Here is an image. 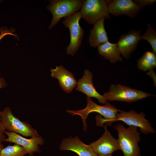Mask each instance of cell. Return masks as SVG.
<instances>
[{
	"mask_svg": "<svg viewBox=\"0 0 156 156\" xmlns=\"http://www.w3.org/2000/svg\"><path fill=\"white\" fill-rule=\"evenodd\" d=\"M87 105L83 109L77 111L67 110V112L72 115H78L81 116L83 122V129L84 131L86 130L87 126L86 120L88 114L92 112H96L103 116H100L96 117L97 125L103 126L105 123L106 125L111 126L114 122V120L117 113L121 110L117 109L113 105L107 103L105 105H99L94 102L90 97L87 96Z\"/></svg>",
	"mask_w": 156,
	"mask_h": 156,
	"instance_id": "1",
	"label": "cell"
},
{
	"mask_svg": "<svg viewBox=\"0 0 156 156\" xmlns=\"http://www.w3.org/2000/svg\"><path fill=\"white\" fill-rule=\"evenodd\" d=\"M118 132L117 139L120 150L124 156H140V151L138 144L140 140V133L138 127L130 126L125 127L121 124L115 125Z\"/></svg>",
	"mask_w": 156,
	"mask_h": 156,
	"instance_id": "2",
	"label": "cell"
},
{
	"mask_svg": "<svg viewBox=\"0 0 156 156\" xmlns=\"http://www.w3.org/2000/svg\"><path fill=\"white\" fill-rule=\"evenodd\" d=\"M0 118L5 130L7 131L31 138L40 135L37 131L31 125L21 121L15 116L9 107L0 111Z\"/></svg>",
	"mask_w": 156,
	"mask_h": 156,
	"instance_id": "3",
	"label": "cell"
},
{
	"mask_svg": "<svg viewBox=\"0 0 156 156\" xmlns=\"http://www.w3.org/2000/svg\"><path fill=\"white\" fill-rule=\"evenodd\" d=\"M111 1L84 0L79 12L81 18L89 24L93 25L102 18L109 19L110 16L108 12V6Z\"/></svg>",
	"mask_w": 156,
	"mask_h": 156,
	"instance_id": "4",
	"label": "cell"
},
{
	"mask_svg": "<svg viewBox=\"0 0 156 156\" xmlns=\"http://www.w3.org/2000/svg\"><path fill=\"white\" fill-rule=\"evenodd\" d=\"M84 0H54L51 1L47 9L53 18L49 29H51L63 17L70 16L80 10Z\"/></svg>",
	"mask_w": 156,
	"mask_h": 156,
	"instance_id": "5",
	"label": "cell"
},
{
	"mask_svg": "<svg viewBox=\"0 0 156 156\" xmlns=\"http://www.w3.org/2000/svg\"><path fill=\"white\" fill-rule=\"evenodd\" d=\"M109 91L103 95L107 101L134 102L153 96L141 90L121 84H111Z\"/></svg>",
	"mask_w": 156,
	"mask_h": 156,
	"instance_id": "6",
	"label": "cell"
},
{
	"mask_svg": "<svg viewBox=\"0 0 156 156\" xmlns=\"http://www.w3.org/2000/svg\"><path fill=\"white\" fill-rule=\"evenodd\" d=\"M81 18L80 12L64 18L62 24L69 29L70 41L66 48V54L74 56L80 47L84 35V31L80 26L79 21Z\"/></svg>",
	"mask_w": 156,
	"mask_h": 156,
	"instance_id": "7",
	"label": "cell"
},
{
	"mask_svg": "<svg viewBox=\"0 0 156 156\" xmlns=\"http://www.w3.org/2000/svg\"><path fill=\"white\" fill-rule=\"evenodd\" d=\"M145 117L143 112L138 113L133 110L128 112L121 110L116 114L114 122L121 121L129 126L139 127L140 131L145 134L154 133L155 131Z\"/></svg>",
	"mask_w": 156,
	"mask_h": 156,
	"instance_id": "8",
	"label": "cell"
},
{
	"mask_svg": "<svg viewBox=\"0 0 156 156\" xmlns=\"http://www.w3.org/2000/svg\"><path fill=\"white\" fill-rule=\"evenodd\" d=\"M5 134L7 136L4 141L12 142L22 146L25 151L27 154L32 155L34 153L40 152V145L44 143V140L40 135L26 138L19 134L13 132L5 131Z\"/></svg>",
	"mask_w": 156,
	"mask_h": 156,
	"instance_id": "9",
	"label": "cell"
},
{
	"mask_svg": "<svg viewBox=\"0 0 156 156\" xmlns=\"http://www.w3.org/2000/svg\"><path fill=\"white\" fill-rule=\"evenodd\" d=\"M90 145L98 156L112 155L115 151L120 150L117 139L112 136L106 126L103 135Z\"/></svg>",
	"mask_w": 156,
	"mask_h": 156,
	"instance_id": "10",
	"label": "cell"
},
{
	"mask_svg": "<svg viewBox=\"0 0 156 156\" xmlns=\"http://www.w3.org/2000/svg\"><path fill=\"white\" fill-rule=\"evenodd\" d=\"M141 8L131 0H114L108 6L109 14L114 16L125 15L130 18L135 17Z\"/></svg>",
	"mask_w": 156,
	"mask_h": 156,
	"instance_id": "11",
	"label": "cell"
},
{
	"mask_svg": "<svg viewBox=\"0 0 156 156\" xmlns=\"http://www.w3.org/2000/svg\"><path fill=\"white\" fill-rule=\"evenodd\" d=\"M141 33L140 30H132L120 36L117 44L123 57L129 58L131 54L136 49L138 42L141 40Z\"/></svg>",
	"mask_w": 156,
	"mask_h": 156,
	"instance_id": "12",
	"label": "cell"
},
{
	"mask_svg": "<svg viewBox=\"0 0 156 156\" xmlns=\"http://www.w3.org/2000/svg\"><path fill=\"white\" fill-rule=\"evenodd\" d=\"M59 149L73 151L79 156H98L90 145L83 143L77 136L63 139L60 144Z\"/></svg>",
	"mask_w": 156,
	"mask_h": 156,
	"instance_id": "13",
	"label": "cell"
},
{
	"mask_svg": "<svg viewBox=\"0 0 156 156\" xmlns=\"http://www.w3.org/2000/svg\"><path fill=\"white\" fill-rule=\"evenodd\" d=\"M51 76L57 79L60 86L67 93L72 92L77 84L76 79L72 73L66 69L61 65L57 66L50 70Z\"/></svg>",
	"mask_w": 156,
	"mask_h": 156,
	"instance_id": "14",
	"label": "cell"
},
{
	"mask_svg": "<svg viewBox=\"0 0 156 156\" xmlns=\"http://www.w3.org/2000/svg\"><path fill=\"white\" fill-rule=\"evenodd\" d=\"M92 74L89 70L86 69L82 77L77 83L76 90L86 94L87 96L95 98L101 103L106 104L108 102L103 95L96 90L93 84Z\"/></svg>",
	"mask_w": 156,
	"mask_h": 156,
	"instance_id": "15",
	"label": "cell"
},
{
	"mask_svg": "<svg viewBox=\"0 0 156 156\" xmlns=\"http://www.w3.org/2000/svg\"><path fill=\"white\" fill-rule=\"evenodd\" d=\"M105 18H102L93 24L94 27L90 30L89 36L90 46L93 48L108 41L107 32L104 27Z\"/></svg>",
	"mask_w": 156,
	"mask_h": 156,
	"instance_id": "16",
	"label": "cell"
},
{
	"mask_svg": "<svg viewBox=\"0 0 156 156\" xmlns=\"http://www.w3.org/2000/svg\"><path fill=\"white\" fill-rule=\"evenodd\" d=\"M97 47L99 54L104 59L109 60L111 63H116L122 60L117 43H112L108 41Z\"/></svg>",
	"mask_w": 156,
	"mask_h": 156,
	"instance_id": "17",
	"label": "cell"
},
{
	"mask_svg": "<svg viewBox=\"0 0 156 156\" xmlns=\"http://www.w3.org/2000/svg\"><path fill=\"white\" fill-rule=\"evenodd\" d=\"M137 62V68L140 70H152L156 66V54L153 52L146 51Z\"/></svg>",
	"mask_w": 156,
	"mask_h": 156,
	"instance_id": "18",
	"label": "cell"
},
{
	"mask_svg": "<svg viewBox=\"0 0 156 156\" xmlns=\"http://www.w3.org/2000/svg\"><path fill=\"white\" fill-rule=\"evenodd\" d=\"M27 154L21 146L15 144L4 148L1 151L0 156H24Z\"/></svg>",
	"mask_w": 156,
	"mask_h": 156,
	"instance_id": "19",
	"label": "cell"
},
{
	"mask_svg": "<svg viewBox=\"0 0 156 156\" xmlns=\"http://www.w3.org/2000/svg\"><path fill=\"white\" fill-rule=\"evenodd\" d=\"M141 40L147 41L151 46L153 52L156 54V31L151 25L148 24L145 33L140 36Z\"/></svg>",
	"mask_w": 156,
	"mask_h": 156,
	"instance_id": "20",
	"label": "cell"
},
{
	"mask_svg": "<svg viewBox=\"0 0 156 156\" xmlns=\"http://www.w3.org/2000/svg\"><path fill=\"white\" fill-rule=\"evenodd\" d=\"M133 2L141 9L147 5H153L156 2L155 0H134Z\"/></svg>",
	"mask_w": 156,
	"mask_h": 156,
	"instance_id": "21",
	"label": "cell"
},
{
	"mask_svg": "<svg viewBox=\"0 0 156 156\" xmlns=\"http://www.w3.org/2000/svg\"><path fill=\"white\" fill-rule=\"evenodd\" d=\"M5 130L1 122L0 118V143H1L6 138L4 132Z\"/></svg>",
	"mask_w": 156,
	"mask_h": 156,
	"instance_id": "22",
	"label": "cell"
},
{
	"mask_svg": "<svg viewBox=\"0 0 156 156\" xmlns=\"http://www.w3.org/2000/svg\"><path fill=\"white\" fill-rule=\"evenodd\" d=\"M7 86V82L4 78L1 76L0 72V89L6 87Z\"/></svg>",
	"mask_w": 156,
	"mask_h": 156,
	"instance_id": "23",
	"label": "cell"
},
{
	"mask_svg": "<svg viewBox=\"0 0 156 156\" xmlns=\"http://www.w3.org/2000/svg\"><path fill=\"white\" fill-rule=\"evenodd\" d=\"M0 41L2 38L7 35L6 33L4 31L1 30L0 31Z\"/></svg>",
	"mask_w": 156,
	"mask_h": 156,
	"instance_id": "24",
	"label": "cell"
},
{
	"mask_svg": "<svg viewBox=\"0 0 156 156\" xmlns=\"http://www.w3.org/2000/svg\"><path fill=\"white\" fill-rule=\"evenodd\" d=\"M4 148V146L0 143V154L2 150Z\"/></svg>",
	"mask_w": 156,
	"mask_h": 156,
	"instance_id": "25",
	"label": "cell"
},
{
	"mask_svg": "<svg viewBox=\"0 0 156 156\" xmlns=\"http://www.w3.org/2000/svg\"><path fill=\"white\" fill-rule=\"evenodd\" d=\"M112 156V155H107L106 156Z\"/></svg>",
	"mask_w": 156,
	"mask_h": 156,
	"instance_id": "26",
	"label": "cell"
},
{
	"mask_svg": "<svg viewBox=\"0 0 156 156\" xmlns=\"http://www.w3.org/2000/svg\"><path fill=\"white\" fill-rule=\"evenodd\" d=\"M29 156V155H25V156Z\"/></svg>",
	"mask_w": 156,
	"mask_h": 156,
	"instance_id": "27",
	"label": "cell"
}]
</instances>
